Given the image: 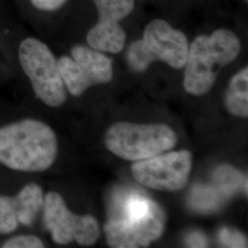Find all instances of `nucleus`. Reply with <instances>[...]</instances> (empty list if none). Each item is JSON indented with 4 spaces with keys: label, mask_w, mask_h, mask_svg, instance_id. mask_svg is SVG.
Returning a JSON list of instances; mask_svg holds the SVG:
<instances>
[{
    "label": "nucleus",
    "mask_w": 248,
    "mask_h": 248,
    "mask_svg": "<svg viewBox=\"0 0 248 248\" xmlns=\"http://www.w3.org/2000/svg\"><path fill=\"white\" fill-rule=\"evenodd\" d=\"M164 227L165 214L155 202L130 190L114 192L104 226L111 248H146L159 238Z\"/></svg>",
    "instance_id": "f257e3e1"
},
{
    "label": "nucleus",
    "mask_w": 248,
    "mask_h": 248,
    "mask_svg": "<svg viewBox=\"0 0 248 248\" xmlns=\"http://www.w3.org/2000/svg\"><path fill=\"white\" fill-rule=\"evenodd\" d=\"M56 135L50 126L27 119L0 128V164L16 171L41 172L57 155Z\"/></svg>",
    "instance_id": "f03ea898"
},
{
    "label": "nucleus",
    "mask_w": 248,
    "mask_h": 248,
    "mask_svg": "<svg viewBox=\"0 0 248 248\" xmlns=\"http://www.w3.org/2000/svg\"><path fill=\"white\" fill-rule=\"evenodd\" d=\"M240 51L237 36L219 30L211 36H200L188 49L184 88L193 95H203L213 87L217 74L232 62Z\"/></svg>",
    "instance_id": "7ed1b4c3"
},
{
    "label": "nucleus",
    "mask_w": 248,
    "mask_h": 248,
    "mask_svg": "<svg viewBox=\"0 0 248 248\" xmlns=\"http://www.w3.org/2000/svg\"><path fill=\"white\" fill-rule=\"evenodd\" d=\"M108 149L126 160H142L173 148L176 133L164 124L138 125L120 123L107 132Z\"/></svg>",
    "instance_id": "20e7f679"
},
{
    "label": "nucleus",
    "mask_w": 248,
    "mask_h": 248,
    "mask_svg": "<svg viewBox=\"0 0 248 248\" xmlns=\"http://www.w3.org/2000/svg\"><path fill=\"white\" fill-rule=\"evenodd\" d=\"M18 59L36 97L48 106H62L66 100L64 83L48 46L34 38H27L19 45Z\"/></svg>",
    "instance_id": "39448f33"
},
{
    "label": "nucleus",
    "mask_w": 248,
    "mask_h": 248,
    "mask_svg": "<svg viewBox=\"0 0 248 248\" xmlns=\"http://www.w3.org/2000/svg\"><path fill=\"white\" fill-rule=\"evenodd\" d=\"M44 209L45 226L55 243L66 245L75 240L82 246H91L98 239L100 232L97 220L90 215L71 213L58 193L50 192L45 196Z\"/></svg>",
    "instance_id": "423d86ee"
},
{
    "label": "nucleus",
    "mask_w": 248,
    "mask_h": 248,
    "mask_svg": "<svg viewBox=\"0 0 248 248\" xmlns=\"http://www.w3.org/2000/svg\"><path fill=\"white\" fill-rule=\"evenodd\" d=\"M71 53L72 57L62 56L57 62L62 81L73 96L78 97L90 87L112 78V62L104 54L84 46L74 47Z\"/></svg>",
    "instance_id": "0eeeda50"
},
{
    "label": "nucleus",
    "mask_w": 248,
    "mask_h": 248,
    "mask_svg": "<svg viewBox=\"0 0 248 248\" xmlns=\"http://www.w3.org/2000/svg\"><path fill=\"white\" fill-rule=\"evenodd\" d=\"M191 165V154L179 151L142 159L133 164L132 170L134 178L144 186L177 191L186 185Z\"/></svg>",
    "instance_id": "6e6552de"
},
{
    "label": "nucleus",
    "mask_w": 248,
    "mask_h": 248,
    "mask_svg": "<svg viewBox=\"0 0 248 248\" xmlns=\"http://www.w3.org/2000/svg\"><path fill=\"white\" fill-rule=\"evenodd\" d=\"M142 44L154 61L161 60L174 68L186 64L188 45L186 36L164 20H153L143 33Z\"/></svg>",
    "instance_id": "1a4fd4ad"
},
{
    "label": "nucleus",
    "mask_w": 248,
    "mask_h": 248,
    "mask_svg": "<svg viewBox=\"0 0 248 248\" xmlns=\"http://www.w3.org/2000/svg\"><path fill=\"white\" fill-rule=\"evenodd\" d=\"M44 202L43 189L35 183L28 184L14 197L0 195V233H10L19 224L31 225Z\"/></svg>",
    "instance_id": "9d476101"
},
{
    "label": "nucleus",
    "mask_w": 248,
    "mask_h": 248,
    "mask_svg": "<svg viewBox=\"0 0 248 248\" xmlns=\"http://www.w3.org/2000/svg\"><path fill=\"white\" fill-rule=\"evenodd\" d=\"M89 45L97 51L119 53L125 44V33L118 22L98 20V24L89 31Z\"/></svg>",
    "instance_id": "9b49d317"
},
{
    "label": "nucleus",
    "mask_w": 248,
    "mask_h": 248,
    "mask_svg": "<svg viewBox=\"0 0 248 248\" xmlns=\"http://www.w3.org/2000/svg\"><path fill=\"white\" fill-rule=\"evenodd\" d=\"M226 106L233 115L248 116V70H242L231 81L226 96Z\"/></svg>",
    "instance_id": "f8f14e48"
},
{
    "label": "nucleus",
    "mask_w": 248,
    "mask_h": 248,
    "mask_svg": "<svg viewBox=\"0 0 248 248\" xmlns=\"http://www.w3.org/2000/svg\"><path fill=\"white\" fill-rule=\"evenodd\" d=\"M225 198L216 186L198 185L192 188L189 205L198 212L208 213L217 209Z\"/></svg>",
    "instance_id": "ddd939ff"
},
{
    "label": "nucleus",
    "mask_w": 248,
    "mask_h": 248,
    "mask_svg": "<svg viewBox=\"0 0 248 248\" xmlns=\"http://www.w3.org/2000/svg\"><path fill=\"white\" fill-rule=\"evenodd\" d=\"M214 183L216 187L225 197L236 192L241 187L247 188V178L237 171L228 166H222L214 173Z\"/></svg>",
    "instance_id": "4468645a"
},
{
    "label": "nucleus",
    "mask_w": 248,
    "mask_h": 248,
    "mask_svg": "<svg viewBox=\"0 0 248 248\" xmlns=\"http://www.w3.org/2000/svg\"><path fill=\"white\" fill-rule=\"evenodd\" d=\"M99 13V20L118 22L128 16L134 7L133 0H94Z\"/></svg>",
    "instance_id": "2eb2a0df"
},
{
    "label": "nucleus",
    "mask_w": 248,
    "mask_h": 248,
    "mask_svg": "<svg viewBox=\"0 0 248 248\" xmlns=\"http://www.w3.org/2000/svg\"><path fill=\"white\" fill-rule=\"evenodd\" d=\"M128 61L135 71L145 70L154 60L145 49L142 40L132 45L128 52Z\"/></svg>",
    "instance_id": "dca6fc26"
},
{
    "label": "nucleus",
    "mask_w": 248,
    "mask_h": 248,
    "mask_svg": "<svg viewBox=\"0 0 248 248\" xmlns=\"http://www.w3.org/2000/svg\"><path fill=\"white\" fill-rule=\"evenodd\" d=\"M219 240L225 248H247L246 237L237 230L222 228L219 232Z\"/></svg>",
    "instance_id": "f3484780"
},
{
    "label": "nucleus",
    "mask_w": 248,
    "mask_h": 248,
    "mask_svg": "<svg viewBox=\"0 0 248 248\" xmlns=\"http://www.w3.org/2000/svg\"><path fill=\"white\" fill-rule=\"evenodd\" d=\"M3 248H43V241L34 235H18L6 241Z\"/></svg>",
    "instance_id": "a211bd4d"
},
{
    "label": "nucleus",
    "mask_w": 248,
    "mask_h": 248,
    "mask_svg": "<svg viewBox=\"0 0 248 248\" xmlns=\"http://www.w3.org/2000/svg\"><path fill=\"white\" fill-rule=\"evenodd\" d=\"M186 244L189 248H207L208 239L201 232H192L186 237Z\"/></svg>",
    "instance_id": "6ab92c4d"
},
{
    "label": "nucleus",
    "mask_w": 248,
    "mask_h": 248,
    "mask_svg": "<svg viewBox=\"0 0 248 248\" xmlns=\"http://www.w3.org/2000/svg\"><path fill=\"white\" fill-rule=\"evenodd\" d=\"M36 9L52 11L59 9L65 3L66 0H31Z\"/></svg>",
    "instance_id": "aec40b11"
}]
</instances>
